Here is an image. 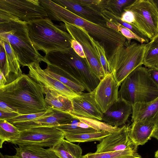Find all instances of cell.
I'll use <instances>...</instances> for the list:
<instances>
[{
	"label": "cell",
	"instance_id": "obj_29",
	"mask_svg": "<svg viewBox=\"0 0 158 158\" xmlns=\"http://www.w3.org/2000/svg\"><path fill=\"white\" fill-rule=\"evenodd\" d=\"M88 36L94 49L95 55L102 66L105 75L112 73L105 49L98 41L88 33Z\"/></svg>",
	"mask_w": 158,
	"mask_h": 158
},
{
	"label": "cell",
	"instance_id": "obj_13",
	"mask_svg": "<svg viewBox=\"0 0 158 158\" xmlns=\"http://www.w3.org/2000/svg\"><path fill=\"white\" fill-rule=\"evenodd\" d=\"M74 118L71 113L49 107L46 114L28 121L12 123L20 131L40 127H52L68 123Z\"/></svg>",
	"mask_w": 158,
	"mask_h": 158
},
{
	"label": "cell",
	"instance_id": "obj_12",
	"mask_svg": "<svg viewBox=\"0 0 158 158\" xmlns=\"http://www.w3.org/2000/svg\"><path fill=\"white\" fill-rule=\"evenodd\" d=\"M119 86L112 73L105 75L93 91L95 100L103 113L118 100Z\"/></svg>",
	"mask_w": 158,
	"mask_h": 158
},
{
	"label": "cell",
	"instance_id": "obj_44",
	"mask_svg": "<svg viewBox=\"0 0 158 158\" xmlns=\"http://www.w3.org/2000/svg\"><path fill=\"white\" fill-rule=\"evenodd\" d=\"M152 137L158 140V127L156 128L154 130L152 134Z\"/></svg>",
	"mask_w": 158,
	"mask_h": 158
},
{
	"label": "cell",
	"instance_id": "obj_26",
	"mask_svg": "<svg viewBox=\"0 0 158 158\" xmlns=\"http://www.w3.org/2000/svg\"><path fill=\"white\" fill-rule=\"evenodd\" d=\"M143 64L148 68L158 69V35L146 43Z\"/></svg>",
	"mask_w": 158,
	"mask_h": 158
},
{
	"label": "cell",
	"instance_id": "obj_22",
	"mask_svg": "<svg viewBox=\"0 0 158 158\" xmlns=\"http://www.w3.org/2000/svg\"><path fill=\"white\" fill-rule=\"evenodd\" d=\"M155 126L151 123L133 122L129 131L130 138L137 146L145 144L152 137Z\"/></svg>",
	"mask_w": 158,
	"mask_h": 158
},
{
	"label": "cell",
	"instance_id": "obj_5",
	"mask_svg": "<svg viewBox=\"0 0 158 158\" xmlns=\"http://www.w3.org/2000/svg\"><path fill=\"white\" fill-rule=\"evenodd\" d=\"M0 39L10 44L20 66L45 62L31 40L27 22L19 20L0 23Z\"/></svg>",
	"mask_w": 158,
	"mask_h": 158
},
{
	"label": "cell",
	"instance_id": "obj_31",
	"mask_svg": "<svg viewBox=\"0 0 158 158\" xmlns=\"http://www.w3.org/2000/svg\"><path fill=\"white\" fill-rule=\"evenodd\" d=\"M134 0H104L102 8L107 10L120 17L123 9L132 2Z\"/></svg>",
	"mask_w": 158,
	"mask_h": 158
},
{
	"label": "cell",
	"instance_id": "obj_32",
	"mask_svg": "<svg viewBox=\"0 0 158 158\" xmlns=\"http://www.w3.org/2000/svg\"><path fill=\"white\" fill-rule=\"evenodd\" d=\"M72 114L74 117L88 125L91 127L98 131H106L112 133L118 131L120 128L119 127H113L96 119L82 117Z\"/></svg>",
	"mask_w": 158,
	"mask_h": 158
},
{
	"label": "cell",
	"instance_id": "obj_28",
	"mask_svg": "<svg viewBox=\"0 0 158 158\" xmlns=\"http://www.w3.org/2000/svg\"><path fill=\"white\" fill-rule=\"evenodd\" d=\"M21 131L5 120L0 119V148L5 142L11 143L19 137Z\"/></svg>",
	"mask_w": 158,
	"mask_h": 158
},
{
	"label": "cell",
	"instance_id": "obj_25",
	"mask_svg": "<svg viewBox=\"0 0 158 158\" xmlns=\"http://www.w3.org/2000/svg\"><path fill=\"white\" fill-rule=\"evenodd\" d=\"M73 117L68 123L60 125L55 127L62 131L64 135L98 131L76 117Z\"/></svg>",
	"mask_w": 158,
	"mask_h": 158
},
{
	"label": "cell",
	"instance_id": "obj_8",
	"mask_svg": "<svg viewBox=\"0 0 158 158\" xmlns=\"http://www.w3.org/2000/svg\"><path fill=\"white\" fill-rule=\"evenodd\" d=\"M133 13L134 26L139 29L150 40L158 35V10L153 0H135L125 7Z\"/></svg>",
	"mask_w": 158,
	"mask_h": 158
},
{
	"label": "cell",
	"instance_id": "obj_45",
	"mask_svg": "<svg viewBox=\"0 0 158 158\" xmlns=\"http://www.w3.org/2000/svg\"><path fill=\"white\" fill-rule=\"evenodd\" d=\"M158 10V0H153Z\"/></svg>",
	"mask_w": 158,
	"mask_h": 158
},
{
	"label": "cell",
	"instance_id": "obj_38",
	"mask_svg": "<svg viewBox=\"0 0 158 158\" xmlns=\"http://www.w3.org/2000/svg\"><path fill=\"white\" fill-rule=\"evenodd\" d=\"M71 47L75 52L80 57L86 61V58L84 52L83 48L77 41L73 39L71 42Z\"/></svg>",
	"mask_w": 158,
	"mask_h": 158
},
{
	"label": "cell",
	"instance_id": "obj_19",
	"mask_svg": "<svg viewBox=\"0 0 158 158\" xmlns=\"http://www.w3.org/2000/svg\"><path fill=\"white\" fill-rule=\"evenodd\" d=\"M132 108V123H151L154 124L156 128L158 127V97L148 102L135 104Z\"/></svg>",
	"mask_w": 158,
	"mask_h": 158
},
{
	"label": "cell",
	"instance_id": "obj_34",
	"mask_svg": "<svg viewBox=\"0 0 158 158\" xmlns=\"http://www.w3.org/2000/svg\"><path fill=\"white\" fill-rule=\"evenodd\" d=\"M47 110L38 113L25 114H20L5 120L12 124L15 123L25 122L33 120L44 115Z\"/></svg>",
	"mask_w": 158,
	"mask_h": 158
},
{
	"label": "cell",
	"instance_id": "obj_18",
	"mask_svg": "<svg viewBox=\"0 0 158 158\" xmlns=\"http://www.w3.org/2000/svg\"><path fill=\"white\" fill-rule=\"evenodd\" d=\"M57 4L68 10L78 16L97 24H106L107 22L100 12L95 9L81 6L73 0H54Z\"/></svg>",
	"mask_w": 158,
	"mask_h": 158
},
{
	"label": "cell",
	"instance_id": "obj_9",
	"mask_svg": "<svg viewBox=\"0 0 158 158\" xmlns=\"http://www.w3.org/2000/svg\"><path fill=\"white\" fill-rule=\"evenodd\" d=\"M0 10L27 23L48 17L39 0H0Z\"/></svg>",
	"mask_w": 158,
	"mask_h": 158
},
{
	"label": "cell",
	"instance_id": "obj_42",
	"mask_svg": "<svg viewBox=\"0 0 158 158\" xmlns=\"http://www.w3.org/2000/svg\"><path fill=\"white\" fill-rule=\"evenodd\" d=\"M0 110L12 112H16L12 107L4 102L0 100Z\"/></svg>",
	"mask_w": 158,
	"mask_h": 158
},
{
	"label": "cell",
	"instance_id": "obj_30",
	"mask_svg": "<svg viewBox=\"0 0 158 158\" xmlns=\"http://www.w3.org/2000/svg\"><path fill=\"white\" fill-rule=\"evenodd\" d=\"M111 133L106 131L87 133L79 134L64 135V138L72 142H84L101 141Z\"/></svg>",
	"mask_w": 158,
	"mask_h": 158
},
{
	"label": "cell",
	"instance_id": "obj_36",
	"mask_svg": "<svg viewBox=\"0 0 158 158\" xmlns=\"http://www.w3.org/2000/svg\"><path fill=\"white\" fill-rule=\"evenodd\" d=\"M77 3L82 6L94 8L100 11L99 7L102 0H73Z\"/></svg>",
	"mask_w": 158,
	"mask_h": 158
},
{
	"label": "cell",
	"instance_id": "obj_39",
	"mask_svg": "<svg viewBox=\"0 0 158 158\" xmlns=\"http://www.w3.org/2000/svg\"><path fill=\"white\" fill-rule=\"evenodd\" d=\"M0 71H1L3 73L6 67V58L5 50L4 48L1 46H0Z\"/></svg>",
	"mask_w": 158,
	"mask_h": 158
},
{
	"label": "cell",
	"instance_id": "obj_3",
	"mask_svg": "<svg viewBox=\"0 0 158 158\" xmlns=\"http://www.w3.org/2000/svg\"><path fill=\"white\" fill-rule=\"evenodd\" d=\"M44 57L47 69L84 87L88 92L93 91L100 81L71 47L49 52Z\"/></svg>",
	"mask_w": 158,
	"mask_h": 158
},
{
	"label": "cell",
	"instance_id": "obj_24",
	"mask_svg": "<svg viewBox=\"0 0 158 158\" xmlns=\"http://www.w3.org/2000/svg\"><path fill=\"white\" fill-rule=\"evenodd\" d=\"M60 158H82V149L78 145L63 139L51 147Z\"/></svg>",
	"mask_w": 158,
	"mask_h": 158
},
{
	"label": "cell",
	"instance_id": "obj_40",
	"mask_svg": "<svg viewBox=\"0 0 158 158\" xmlns=\"http://www.w3.org/2000/svg\"><path fill=\"white\" fill-rule=\"evenodd\" d=\"M148 69V73L150 77L158 88V69Z\"/></svg>",
	"mask_w": 158,
	"mask_h": 158
},
{
	"label": "cell",
	"instance_id": "obj_11",
	"mask_svg": "<svg viewBox=\"0 0 158 158\" xmlns=\"http://www.w3.org/2000/svg\"><path fill=\"white\" fill-rule=\"evenodd\" d=\"M64 23L68 33L82 46L86 58L85 62L90 70L100 81L105 76V73L95 55L94 49L88 36V33L77 26Z\"/></svg>",
	"mask_w": 158,
	"mask_h": 158
},
{
	"label": "cell",
	"instance_id": "obj_46",
	"mask_svg": "<svg viewBox=\"0 0 158 158\" xmlns=\"http://www.w3.org/2000/svg\"><path fill=\"white\" fill-rule=\"evenodd\" d=\"M155 156V157L158 158V149L156 152Z\"/></svg>",
	"mask_w": 158,
	"mask_h": 158
},
{
	"label": "cell",
	"instance_id": "obj_14",
	"mask_svg": "<svg viewBox=\"0 0 158 158\" xmlns=\"http://www.w3.org/2000/svg\"><path fill=\"white\" fill-rule=\"evenodd\" d=\"M130 126L125 125L118 131L111 133L100 141L97 146L96 152L100 153L137 148V146L129 135Z\"/></svg>",
	"mask_w": 158,
	"mask_h": 158
},
{
	"label": "cell",
	"instance_id": "obj_15",
	"mask_svg": "<svg viewBox=\"0 0 158 158\" xmlns=\"http://www.w3.org/2000/svg\"><path fill=\"white\" fill-rule=\"evenodd\" d=\"M28 75L43 87L50 88L71 100L78 94L56 78L50 76L42 69L39 63H33L27 66Z\"/></svg>",
	"mask_w": 158,
	"mask_h": 158
},
{
	"label": "cell",
	"instance_id": "obj_6",
	"mask_svg": "<svg viewBox=\"0 0 158 158\" xmlns=\"http://www.w3.org/2000/svg\"><path fill=\"white\" fill-rule=\"evenodd\" d=\"M148 69L140 66L131 72L120 85L118 98L132 106L147 103L158 97V88L150 77Z\"/></svg>",
	"mask_w": 158,
	"mask_h": 158
},
{
	"label": "cell",
	"instance_id": "obj_35",
	"mask_svg": "<svg viewBox=\"0 0 158 158\" xmlns=\"http://www.w3.org/2000/svg\"><path fill=\"white\" fill-rule=\"evenodd\" d=\"M117 26V31L120 32L126 39L128 43L131 42L132 40H135L141 44L147 43L144 39L140 38L128 28L118 23H116Z\"/></svg>",
	"mask_w": 158,
	"mask_h": 158
},
{
	"label": "cell",
	"instance_id": "obj_41",
	"mask_svg": "<svg viewBox=\"0 0 158 158\" xmlns=\"http://www.w3.org/2000/svg\"><path fill=\"white\" fill-rule=\"evenodd\" d=\"M0 119L6 120L20 115L16 112L6 111L0 110Z\"/></svg>",
	"mask_w": 158,
	"mask_h": 158
},
{
	"label": "cell",
	"instance_id": "obj_21",
	"mask_svg": "<svg viewBox=\"0 0 158 158\" xmlns=\"http://www.w3.org/2000/svg\"><path fill=\"white\" fill-rule=\"evenodd\" d=\"M0 45L4 48L6 53V66L3 73L6 79L7 84L15 80L22 73L19 63L10 44L0 39Z\"/></svg>",
	"mask_w": 158,
	"mask_h": 158
},
{
	"label": "cell",
	"instance_id": "obj_7",
	"mask_svg": "<svg viewBox=\"0 0 158 158\" xmlns=\"http://www.w3.org/2000/svg\"><path fill=\"white\" fill-rule=\"evenodd\" d=\"M146 43L126 42L116 48L108 58L114 77L120 86L131 72L143 64Z\"/></svg>",
	"mask_w": 158,
	"mask_h": 158
},
{
	"label": "cell",
	"instance_id": "obj_17",
	"mask_svg": "<svg viewBox=\"0 0 158 158\" xmlns=\"http://www.w3.org/2000/svg\"><path fill=\"white\" fill-rule=\"evenodd\" d=\"M132 113V106L123 99L118 98L104 113L101 121L114 127L125 125Z\"/></svg>",
	"mask_w": 158,
	"mask_h": 158
},
{
	"label": "cell",
	"instance_id": "obj_20",
	"mask_svg": "<svg viewBox=\"0 0 158 158\" xmlns=\"http://www.w3.org/2000/svg\"><path fill=\"white\" fill-rule=\"evenodd\" d=\"M14 155H5L6 158H60L51 147L45 149L33 145L18 146L15 148Z\"/></svg>",
	"mask_w": 158,
	"mask_h": 158
},
{
	"label": "cell",
	"instance_id": "obj_4",
	"mask_svg": "<svg viewBox=\"0 0 158 158\" xmlns=\"http://www.w3.org/2000/svg\"><path fill=\"white\" fill-rule=\"evenodd\" d=\"M27 26L31 40L38 51L47 54L71 48L73 39L67 31L64 24H55L47 17L28 23Z\"/></svg>",
	"mask_w": 158,
	"mask_h": 158
},
{
	"label": "cell",
	"instance_id": "obj_23",
	"mask_svg": "<svg viewBox=\"0 0 158 158\" xmlns=\"http://www.w3.org/2000/svg\"><path fill=\"white\" fill-rule=\"evenodd\" d=\"M47 105L56 109L70 113L73 110L72 100L53 89L43 87Z\"/></svg>",
	"mask_w": 158,
	"mask_h": 158
},
{
	"label": "cell",
	"instance_id": "obj_43",
	"mask_svg": "<svg viewBox=\"0 0 158 158\" xmlns=\"http://www.w3.org/2000/svg\"><path fill=\"white\" fill-rule=\"evenodd\" d=\"M0 87L4 86L7 83V81L3 73L1 71H0Z\"/></svg>",
	"mask_w": 158,
	"mask_h": 158
},
{
	"label": "cell",
	"instance_id": "obj_10",
	"mask_svg": "<svg viewBox=\"0 0 158 158\" xmlns=\"http://www.w3.org/2000/svg\"><path fill=\"white\" fill-rule=\"evenodd\" d=\"M64 138L63 132L55 127H40L21 131L19 138L11 143L18 146L51 148Z\"/></svg>",
	"mask_w": 158,
	"mask_h": 158
},
{
	"label": "cell",
	"instance_id": "obj_16",
	"mask_svg": "<svg viewBox=\"0 0 158 158\" xmlns=\"http://www.w3.org/2000/svg\"><path fill=\"white\" fill-rule=\"evenodd\" d=\"M71 100L73 104V110L70 113L71 114L102 120L103 113L95 100L93 91L79 94Z\"/></svg>",
	"mask_w": 158,
	"mask_h": 158
},
{
	"label": "cell",
	"instance_id": "obj_37",
	"mask_svg": "<svg viewBox=\"0 0 158 158\" xmlns=\"http://www.w3.org/2000/svg\"><path fill=\"white\" fill-rule=\"evenodd\" d=\"M120 19L122 21L133 26L135 24L134 14L130 10H123V11L120 17Z\"/></svg>",
	"mask_w": 158,
	"mask_h": 158
},
{
	"label": "cell",
	"instance_id": "obj_33",
	"mask_svg": "<svg viewBox=\"0 0 158 158\" xmlns=\"http://www.w3.org/2000/svg\"><path fill=\"white\" fill-rule=\"evenodd\" d=\"M44 70L50 76L58 80L63 84L78 94L83 93L85 90L84 87L74 82L65 77L52 72L46 69H45Z\"/></svg>",
	"mask_w": 158,
	"mask_h": 158
},
{
	"label": "cell",
	"instance_id": "obj_48",
	"mask_svg": "<svg viewBox=\"0 0 158 158\" xmlns=\"http://www.w3.org/2000/svg\"></svg>",
	"mask_w": 158,
	"mask_h": 158
},
{
	"label": "cell",
	"instance_id": "obj_1",
	"mask_svg": "<svg viewBox=\"0 0 158 158\" xmlns=\"http://www.w3.org/2000/svg\"><path fill=\"white\" fill-rule=\"evenodd\" d=\"M44 88L28 75L22 74L15 80L0 87V100L20 114L46 111Z\"/></svg>",
	"mask_w": 158,
	"mask_h": 158
},
{
	"label": "cell",
	"instance_id": "obj_27",
	"mask_svg": "<svg viewBox=\"0 0 158 158\" xmlns=\"http://www.w3.org/2000/svg\"><path fill=\"white\" fill-rule=\"evenodd\" d=\"M137 148H129L124 150L100 153H89L82 158H141Z\"/></svg>",
	"mask_w": 158,
	"mask_h": 158
},
{
	"label": "cell",
	"instance_id": "obj_2",
	"mask_svg": "<svg viewBox=\"0 0 158 158\" xmlns=\"http://www.w3.org/2000/svg\"><path fill=\"white\" fill-rule=\"evenodd\" d=\"M42 6L51 20L75 25L84 29L103 46L108 58L116 48L124 45L127 41L120 32L111 28L106 24H97L84 19L53 1L45 0Z\"/></svg>",
	"mask_w": 158,
	"mask_h": 158
},
{
	"label": "cell",
	"instance_id": "obj_47",
	"mask_svg": "<svg viewBox=\"0 0 158 158\" xmlns=\"http://www.w3.org/2000/svg\"><path fill=\"white\" fill-rule=\"evenodd\" d=\"M0 158H6L5 156L3 155L1 152L0 153Z\"/></svg>",
	"mask_w": 158,
	"mask_h": 158
}]
</instances>
